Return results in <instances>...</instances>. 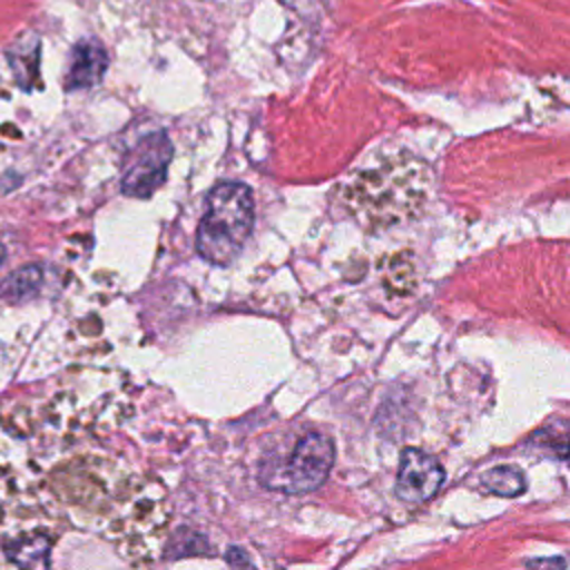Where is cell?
Instances as JSON below:
<instances>
[{
  "instance_id": "1",
  "label": "cell",
  "mask_w": 570,
  "mask_h": 570,
  "mask_svg": "<svg viewBox=\"0 0 570 570\" xmlns=\"http://www.w3.org/2000/svg\"><path fill=\"white\" fill-rule=\"evenodd\" d=\"M254 227V198L245 183H218L205 203L196 232V252L214 265L232 263Z\"/></svg>"
},
{
  "instance_id": "2",
  "label": "cell",
  "mask_w": 570,
  "mask_h": 570,
  "mask_svg": "<svg viewBox=\"0 0 570 570\" xmlns=\"http://www.w3.org/2000/svg\"><path fill=\"white\" fill-rule=\"evenodd\" d=\"M334 463V443L323 432H307L276 472L261 476L263 485L287 494H303L316 490L330 474Z\"/></svg>"
},
{
  "instance_id": "3",
  "label": "cell",
  "mask_w": 570,
  "mask_h": 570,
  "mask_svg": "<svg viewBox=\"0 0 570 570\" xmlns=\"http://www.w3.org/2000/svg\"><path fill=\"white\" fill-rule=\"evenodd\" d=\"M174 147L160 131L145 136L127 156L122 171V194L131 198H149L167 176Z\"/></svg>"
},
{
  "instance_id": "4",
  "label": "cell",
  "mask_w": 570,
  "mask_h": 570,
  "mask_svg": "<svg viewBox=\"0 0 570 570\" xmlns=\"http://www.w3.org/2000/svg\"><path fill=\"white\" fill-rule=\"evenodd\" d=\"M443 479L445 472L432 454L407 448L401 454L394 492L405 503H423L439 492Z\"/></svg>"
},
{
  "instance_id": "5",
  "label": "cell",
  "mask_w": 570,
  "mask_h": 570,
  "mask_svg": "<svg viewBox=\"0 0 570 570\" xmlns=\"http://www.w3.org/2000/svg\"><path fill=\"white\" fill-rule=\"evenodd\" d=\"M107 71V51L105 47L89 38L80 40L69 58V69L65 76L67 89H85L96 85Z\"/></svg>"
},
{
  "instance_id": "6",
  "label": "cell",
  "mask_w": 570,
  "mask_h": 570,
  "mask_svg": "<svg viewBox=\"0 0 570 570\" xmlns=\"http://www.w3.org/2000/svg\"><path fill=\"white\" fill-rule=\"evenodd\" d=\"M481 488L499 497H519L525 490V479L514 465H497L481 474Z\"/></svg>"
},
{
  "instance_id": "7",
  "label": "cell",
  "mask_w": 570,
  "mask_h": 570,
  "mask_svg": "<svg viewBox=\"0 0 570 570\" xmlns=\"http://www.w3.org/2000/svg\"><path fill=\"white\" fill-rule=\"evenodd\" d=\"M40 283H42V269L38 265L20 267L0 285V294L7 296L9 301H20L31 296L40 287Z\"/></svg>"
},
{
  "instance_id": "8",
  "label": "cell",
  "mask_w": 570,
  "mask_h": 570,
  "mask_svg": "<svg viewBox=\"0 0 570 570\" xmlns=\"http://www.w3.org/2000/svg\"><path fill=\"white\" fill-rule=\"evenodd\" d=\"M227 566H229V570H254L252 561L245 557V552L240 548L227 550Z\"/></svg>"
},
{
  "instance_id": "9",
  "label": "cell",
  "mask_w": 570,
  "mask_h": 570,
  "mask_svg": "<svg viewBox=\"0 0 570 570\" xmlns=\"http://www.w3.org/2000/svg\"><path fill=\"white\" fill-rule=\"evenodd\" d=\"M4 254H7V252H4V245H0V265H2V261H4Z\"/></svg>"
}]
</instances>
